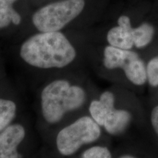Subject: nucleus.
I'll list each match as a JSON object with an SVG mask.
<instances>
[{"instance_id": "f257e3e1", "label": "nucleus", "mask_w": 158, "mask_h": 158, "mask_svg": "<svg viewBox=\"0 0 158 158\" xmlns=\"http://www.w3.org/2000/svg\"><path fill=\"white\" fill-rule=\"evenodd\" d=\"M20 55L25 62L35 68H62L73 62L76 51L59 31H40L23 43Z\"/></svg>"}, {"instance_id": "f03ea898", "label": "nucleus", "mask_w": 158, "mask_h": 158, "mask_svg": "<svg viewBox=\"0 0 158 158\" xmlns=\"http://www.w3.org/2000/svg\"><path fill=\"white\" fill-rule=\"evenodd\" d=\"M86 93L81 86L66 80L51 82L41 93V110L48 123H57L68 112L80 108L84 103Z\"/></svg>"}, {"instance_id": "7ed1b4c3", "label": "nucleus", "mask_w": 158, "mask_h": 158, "mask_svg": "<svg viewBox=\"0 0 158 158\" xmlns=\"http://www.w3.org/2000/svg\"><path fill=\"white\" fill-rule=\"evenodd\" d=\"M84 6V0H62L41 7L31 20L40 31H59L80 15Z\"/></svg>"}, {"instance_id": "20e7f679", "label": "nucleus", "mask_w": 158, "mask_h": 158, "mask_svg": "<svg viewBox=\"0 0 158 158\" xmlns=\"http://www.w3.org/2000/svg\"><path fill=\"white\" fill-rule=\"evenodd\" d=\"M100 134V125L93 118L82 116L59 131L56 139L57 149L62 155H72L83 145L98 140Z\"/></svg>"}, {"instance_id": "39448f33", "label": "nucleus", "mask_w": 158, "mask_h": 158, "mask_svg": "<svg viewBox=\"0 0 158 158\" xmlns=\"http://www.w3.org/2000/svg\"><path fill=\"white\" fill-rule=\"evenodd\" d=\"M103 56V64L106 68H121L130 82L138 86L145 84L147 68L135 52L108 45L105 48Z\"/></svg>"}, {"instance_id": "423d86ee", "label": "nucleus", "mask_w": 158, "mask_h": 158, "mask_svg": "<svg viewBox=\"0 0 158 158\" xmlns=\"http://www.w3.org/2000/svg\"><path fill=\"white\" fill-rule=\"evenodd\" d=\"M26 130L19 124H10L0 133V158H19L18 147L23 141Z\"/></svg>"}, {"instance_id": "0eeeda50", "label": "nucleus", "mask_w": 158, "mask_h": 158, "mask_svg": "<svg viewBox=\"0 0 158 158\" xmlns=\"http://www.w3.org/2000/svg\"><path fill=\"white\" fill-rule=\"evenodd\" d=\"M118 27L108 31L107 40L110 45L115 48L130 50L134 45L133 29L130 18L122 15L118 19Z\"/></svg>"}, {"instance_id": "6e6552de", "label": "nucleus", "mask_w": 158, "mask_h": 158, "mask_svg": "<svg viewBox=\"0 0 158 158\" xmlns=\"http://www.w3.org/2000/svg\"><path fill=\"white\" fill-rule=\"evenodd\" d=\"M115 98L112 92H105L101 94L100 100H93L89 106V113L93 119L100 126L103 124L108 114L114 108Z\"/></svg>"}, {"instance_id": "1a4fd4ad", "label": "nucleus", "mask_w": 158, "mask_h": 158, "mask_svg": "<svg viewBox=\"0 0 158 158\" xmlns=\"http://www.w3.org/2000/svg\"><path fill=\"white\" fill-rule=\"evenodd\" d=\"M130 119L131 115L129 111L114 108L108 114L103 127L108 133L111 135H118L127 128Z\"/></svg>"}, {"instance_id": "9d476101", "label": "nucleus", "mask_w": 158, "mask_h": 158, "mask_svg": "<svg viewBox=\"0 0 158 158\" xmlns=\"http://www.w3.org/2000/svg\"><path fill=\"white\" fill-rule=\"evenodd\" d=\"M17 0H0V29L5 28L13 23L19 25L21 18L13 9V5Z\"/></svg>"}, {"instance_id": "9b49d317", "label": "nucleus", "mask_w": 158, "mask_h": 158, "mask_svg": "<svg viewBox=\"0 0 158 158\" xmlns=\"http://www.w3.org/2000/svg\"><path fill=\"white\" fill-rule=\"evenodd\" d=\"M16 110L14 102L0 98V133L10 124L16 114Z\"/></svg>"}, {"instance_id": "f8f14e48", "label": "nucleus", "mask_w": 158, "mask_h": 158, "mask_svg": "<svg viewBox=\"0 0 158 158\" xmlns=\"http://www.w3.org/2000/svg\"><path fill=\"white\" fill-rule=\"evenodd\" d=\"M154 32V27L148 23H143L137 28H133L134 45L136 48H143L147 45L152 40Z\"/></svg>"}, {"instance_id": "ddd939ff", "label": "nucleus", "mask_w": 158, "mask_h": 158, "mask_svg": "<svg viewBox=\"0 0 158 158\" xmlns=\"http://www.w3.org/2000/svg\"><path fill=\"white\" fill-rule=\"evenodd\" d=\"M147 79L152 86L158 85V56L152 59L147 67Z\"/></svg>"}, {"instance_id": "4468645a", "label": "nucleus", "mask_w": 158, "mask_h": 158, "mask_svg": "<svg viewBox=\"0 0 158 158\" xmlns=\"http://www.w3.org/2000/svg\"><path fill=\"white\" fill-rule=\"evenodd\" d=\"M82 158H111V154L106 147L98 146L86 150Z\"/></svg>"}, {"instance_id": "2eb2a0df", "label": "nucleus", "mask_w": 158, "mask_h": 158, "mask_svg": "<svg viewBox=\"0 0 158 158\" xmlns=\"http://www.w3.org/2000/svg\"><path fill=\"white\" fill-rule=\"evenodd\" d=\"M151 121L154 130L158 135V106L152 110L151 114Z\"/></svg>"}, {"instance_id": "dca6fc26", "label": "nucleus", "mask_w": 158, "mask_h": 158, "mask_svg": "<svg viewBox=\"0 0 158 158\" xmlns=\"http://www.w3.org/2000/svg\"><path fill=\"white\" fill-rule=\"evenodd\" d=\"M119 158H135V157H132V156H130V155H124V156H122V157H119Z\"/></svg>"}]
</instances>
